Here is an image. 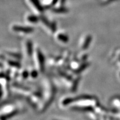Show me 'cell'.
I'll return each instance as SVG.
<instances>
[{
	"label": "cell",
	"instance_id": "8",
	"mask_svg": "<svg viewBox=\"0 0 120 120\" xmlns=\"http://www.w3.org/2000/svg\"><path fill=\"white\" fill-rule=\"evenodd\" d=\"M57 1H58V0H53V1H52V2L51 4V5H53L54 4H56V3L57 2Z\"/></svg>",
	"mask_w": 120,
	"mask_h": 120
},
{
	"label": "cell",
	"instance_id": "1",
	"mask_svg": "<svg viewBox=\"0 0 120 120\" xmlns=\"http://www.w3.org/2000/svg\"><path fill=\"white\" fill-rule=\"evenodd\" d=\"M13 29L16 32H21L23 33H31L34 31V28L29 27H23L19 26H14L13 27Z\"/></svg>",
	"mask_w": 120,
	"mask_h": 120
},
{
	"label": "cell",
	"instance_id": "5",
	"mask_svg": "<svg viewBox=\"0 0 120 120\" xmlns=\"http://www.w3.org/2000/svg\"><path fill=\"white\" fill-rule=\"evenodd\" d=\"M54 12L56 13H64L66 12L67 11V9H66L65 8H63V7H61V8H56L53 10Z\"/></svg>",
	"mask_w": 120,
	"mask_h": 120
},
{
	"label": "cell",
	"instance_id": "3",
	"mask_svg": "<svg viewBox=\"0 0 120 120\" xmlns=\"http://www.w3.org/2000/svg\"><path fill=\"white\" fill-rule=\"evenodd\" d=\"M31 2H32V4H34V5L36 7V8L38 11H42L43 10V7H42L41 5V4H40L39 0H31Z\"/></svg>",
	"mask_w": 120,
	"mask_h": 120
},
{
	"label": "cell",
	"instance_id": "6",
	"mask_svg": "<svg viewBox=\"0 0 120 120\" xmlns=\"http://www.w3.org/2000/svg\"><path fill=\"white\" fill-rule=\"evenodd\" d=\"M58 38H59L60 40H61V41L64 42H67L68 41V38H67V37L66 36L64 35V34H60V35L58 36Z\"/></svg>",
	"mask_w": 120,
	"mask_h": 120
},
{
	"label": "cell",
	"instance_id": "2",
	"mask_svg": "<svg viewBox=\"0 0 120 120\" xmlns=\"http://www.w3.org/2000/svg\"><path fill=\"white\" fill-rule=\"evenodd\" d=\"M41 20L43 22V23H45L46 26H49V27L52 30V31H53V32H55L56 28V25L55 23H50L49 21V20L45 17H42Z\"/></svg>",
	"mask_w": 120,
	"mask_h": 120
},
{
	"label": "cell",
	"instance_id": "4",
	"mask_svg": "<svg viewBox=\"0 0 120 120\" xmlns=\"http://www.w3.org/2000/svg\"><path fill=\"white\" fill-rule=\"evenodd\" d=\"M28 19L30 22H32V23H37L38 21V18L34 15H31V16H28Z\"/></svg>",
	"mask_w": 120,
	"mask_h": 120
},
{
	"label": "cell",
	"instance_id": "7",
	"mask_svg": "<svg viewBox=\"0 0 120 120\" xmlns=\"http://www.w3.org/2000/svg\"><path fill=\"white\" fill-rule=\"evenodd\" d=\"M91 38L90 36H88L87 37L86 41H85V42L84 43V45H83L84 47L85 48V47H87V46H88V45H89L90 41H91Z\"/></svg>",
	"mask_w": 120,
	"mask_h": 120
},
{
	"label": "cell",
	"instance_id": "9",
	"mask_svg": "<svg viewBox=\"0 0 120 120\" xmlns=\"http://www.w3.org/2000/svg\"><path fill=\"white\" fill-rule=\"evenodd\" d=\"M65 2V0H61V3L64 4V3Z\"/></svg>",
	"mask_w": 120,
	"mask_h": 120
}]
</instances>
